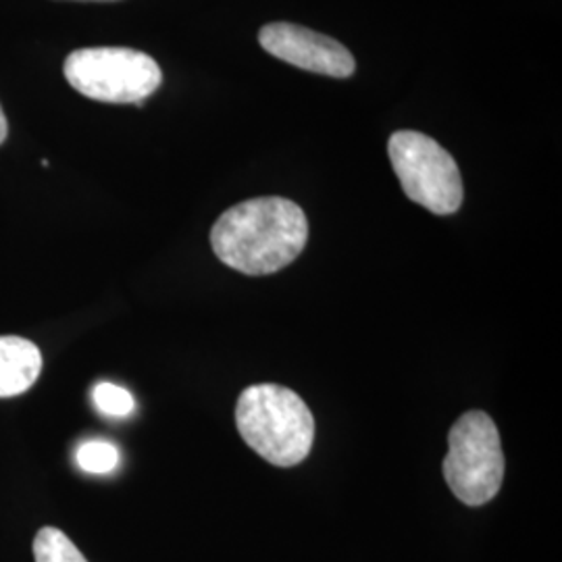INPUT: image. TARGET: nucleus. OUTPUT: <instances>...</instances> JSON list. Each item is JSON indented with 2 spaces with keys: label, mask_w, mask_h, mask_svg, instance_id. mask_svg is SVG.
<instances>
[{
  "label": "nucleus",
  "mask_w": 562,
  "mask_h": 562,
  "mask_svg": "<svg viewBox=\"0 0 562 562\" xmlns=\"http://www.w3.org/2000/svg\"><path fill=\"white\" fill-rule=\"evenodd\" d=\"M308 222L296 202L262 196L227 209L211 229L220 261L244 276H271L301 257Z\"/></svg>",
  "instance_id": "obj_1"
},
{
  "label": "nucleus",
  "mask_w": 562,
  "mask_h": 562,
  "mask_svg": "<svg viewBox=\"0 0 562 562\" xmlns=\"http://www.w3.org/2000/svg\"><path fill=\"white\" fill-rule=\"evenodd\" d=\"M236 427L265 461L296 467L315 442V419L301 396L278 383L246 387L236 404Z\"/></svg>",
  "instance_id": "obj_2"
},
{
  "label": "nucleus",
  "mask_w": 562,
  "mask_h": 562,
  "mask_svg": "<svg viewBox=\"0 0 562 562\" xmlns=\"http://www.w3.org/2000/svg\"><path fill=\"white\" fill-rule=\"evenodd\" d=\"M63 74L71 88L90 101L136 106H144L162 81L157 60L123 46L74 50L63 65Z\"/></svg>",
  "instance_id": "obj_3"
},
{
  "label": "nucleus",
  "mask_w": 562,
  "mask_h": 562,
  "mask_svg": "<svg viewBox=\"0 0 562 562\" xmlns=\"http://www.w3.org/2000/svg\"><path fill=\"white\" fill-rule=\"evenodd\" d=\"M443 477L450 492L467 506L496 498L504 480V452L496 423L482 411H469L448 434Z\"/></svg>",
  "instance_id": "obj_4"
},
{
  "label": "nucleus",
  "mask_w": 562,
  "mask_h": 562,
  "mask_svg": "<svg viewBox=\"0 0 562 562\" xmlns=\"http://www.w3.org/2000/svg\"><path fill=\"white\" fill-rule=\"evenodd\" d=\"M387 155L411 201L434 215H452L461 209L464 190L459 165L434 138L402 130L387 142Z\"/></svg>",
  "instance_id": "obj_5"
},
{
  "label": "nucleus",
  "mask_w": 562,
  "mask_h": 562,
  "mask_svg": "<svg viewBox=\"0 0 562 562\" xmlns=\"http://www.w3.org/2000/svg\"><path fill=\"white\" fill-rule=\"evenodd\" d=\"M259 42L276 59L304 71L340 80L357 71V60L344 44L296 23H269L261 27Z\"/></svg>",
  "instance_id": "obj_6"
},
{
  "label": "nucleus",
  "mask_w": 562,
  "mask_h": 562,
  "mask_svg": "<svg viewBox=\"0 0 562 562\" xmlns=\"http://www.w3.org/2000/svg\"><path fill=\"white\" fill-rule=\"evenodd\" d=\"M42 355L34 341L0 336V398L27 392L41 378Z\"/></svg>",
  "instance_id": "obj_7"
},
{
  "label": "nucleus",
  "mask_w": 562,
  "mask_h": 562,
  "mask_svg": "<svg viewBox=\"0 0 562 562\" xmlns=\"http://www.w3.org/2000/svg\"><path fill=\"white\" fill-rule=\"evenodd\" d=\"M32 548L36 562H88L78 546L57 527H42Z\"/></svg>",
  "instance_id": "obj_8"
},
{
  "label": "nucleus",
  "mask_w": 562,
  "mask_h": 562,
  "mask_svg": "<svg viewBox=\"0 0 562 562\" xmlns=\"http://www.w3.org/2000/svg\"><path fill=\"white\" fill-rule=\"evenodd\" d=\"M76 459L86 473L104 475V473L115 471V467L120 464V450L111 442L90 440V442L81 443Z\"/></svg>",
  "instance_id": "obj_9"
},
{
  "label": "nucleus",
  "mask_w": 562,
  "mask_h": 562,
  "mask_svg": "<svg viewBox=\"0 0 562 562\" xmlns=\"http://www.w3.org/2000/svg\"><path fill=\"white\" fill-rule=\"evenodd\" d=\"M92 398L97 408L106 417H127L136 408L134 396L115 383H99L92 392Z\"/></svg>",
  "instance_id": "obj_10"
},
{
  "label": "nucleus",
  "mask_w": 562,
  "mask_h": 562,
  "mask_svg": "<svg viewBox=\"0 0 562 562\" xmlns=\"http://www.w3.org/2000/svg\"><path fill=\"white\" fill-rule=\"evenodd\" d=\"M7 134H9V123H7L4 111H2V106H0V144L7 140Z\"/></svg>",
  "instance_id": "obj_11"
},
{
  "label": "nucleus",
  "mask_w": 562,
  "mask_h": 562,
  "mask_svg": "<svg viewBox=\"0 0 562 562\" xmlns=\"http://www.w3.org/2000/svg\"><path fill=\"white\" fill-rule=\"evenodd\" d=\"M74 2H117V0H74Z\"/></svg>",
  "instance_id": "obj_12"
}]
</instances>
